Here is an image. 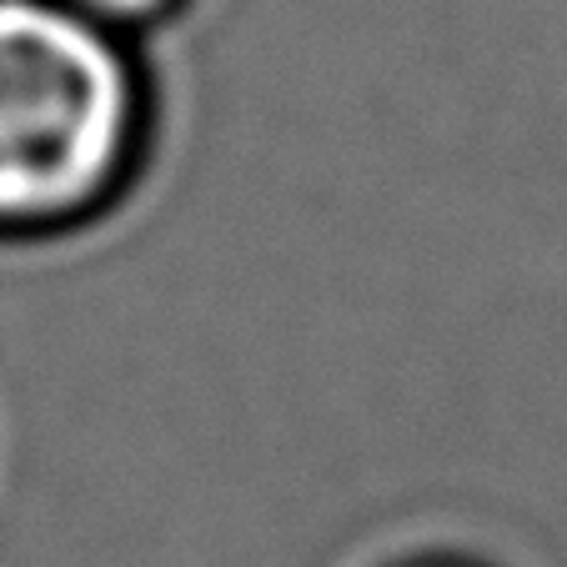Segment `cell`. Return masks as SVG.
<instances>
[{"label":"cell","mask_w":567,"mask_h":567,"mask_svg":"<svg viewBox=\"0 0 567 567\" xmlns=\"http://www.w3.org/2000/svg\"><path fill=\"white\" fill-rule=\"evenodd\" d=\"M131 136L116 45L51 0H0V221L91 202Z\"/></svg>","instance_id":"obj_1"},{"label":"cell","mask_w":567,"mask_h":567,"mask_svg":"<svg viewBox=\"0 0 567 567\" xmlns=\"http://www.w3.org/2000/svg\"><path fill=\"white\" fill-rule=\"evenodd\" d=\"M81 6L101 16H146V11H156L161 0H81Z\"/></svg>","instance_id":"obj_2"}]
</instances>
